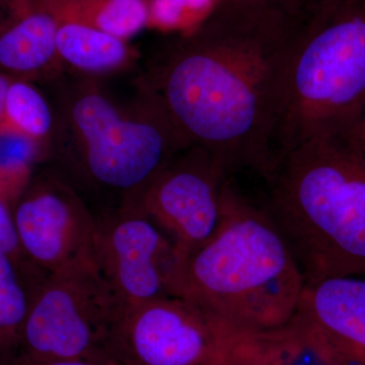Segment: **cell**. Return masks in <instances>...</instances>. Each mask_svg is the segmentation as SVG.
I'll list each match as a JSON object with an SVG mask.
<instances>
[{"instance_id": "obj_1", "label": "cell", "mask_w": 365, "mask_h": 365, "mask_svg": "<svg viewBox=\"0 0 365 365\" xmlns=\"http://www.w3.org/2000/svg\"><path fill=\"white\" fill-rule=\"evenodd\" d=\"M302 9L215 2L163 46L144 78L190 145L266 179L276 165L283 85Z\"/></svg>"}, {"instance_id": "obj_2", "label": "cell", "mask_w": 365, "mask_h": 365, "mask_svg": "<svg viewBox=\"0 0 365 365\" xmlns=\"http://www.w3.org/2000/svg\"><path fill=\"white\" fill-rule=\"evenodd\" d=\"M265 180L306 283L365 278V122L300 144Z\"/></svg>"}, {"instance_id": "obj_3", "label": "cell", "mask_w": 365, "mask_h": 365, "mask_svg": "<svg viewBox=\"0 0 365 365\" xmlns=\"http://www.w3.org/2000/svg\"><path fill=\"white\" fill-rule=\"evenodd\" d=\"M222 203L218 232L185 259L180 297L235 333L284 325L306 287L289 245L266 206L244 195L232 177L223 187Z\"/></svg>"}, {"instance_id": "obj_4", "label": "cell", "mask_w": 365, "mask_h": 365, "mask_svg": "<svg viewBox=\"0 0 365 365\" xmlns=\"http://www.w3.org/2000/svg\"><path fill=\"white\" fill-rule=\"evenodd\" d=\"M365 122V0H309L283 85L276 163L309 139Z\"/></svg>"}, {"instance_id": "obj_5", "label": "cell", "mask_w": 365, "mask_h": 365, "mask_svg": "<svg viewBox=\"0 0 365 365\" xmlns=\"http://www.w3.org/2000/svg\"><path fill=\"white\" fill-rule=\"evenodd\" d=\"M78 143L76 173L95 190L133 204L158 173L190 144L155 98L146 95L138 119L124 116L104 96L83 91L68 108Z\"/></svg>"}, {"instance_id": "obj_6", "label": "cell", "mask_w": 365, "mask_h": 365, "mask_svg": "<svg viewBox=\"0 0 365 365\" xmlns=\"http://www.w3.org/2000/svg\"><path fill=\"white\" fill-rule=\"evenodd\" d=\"M123 309L93 257L48 274L34 294L19 359L117 364L109 339Z\"/></svg>"}, {"instance_id": "obj_7", "label": "cell", "mask_w": 365, "mask_h": 365, "mask_svg": "<svg viewBox=\"0 0 365 365\" xmlns=\"http://www.w3.org/2000/svg\"><path fill=\"white\" fill-rule=\"evenodd\" d=\"M234 331L182 297L124 307L109 339L118 365H220Z\"/></svg>"}, {"instance_id": "obj_8", "label": "cell", "mask_w": 365, "mask_h": 365, "mask_svg": "<svg viewBox=\"0 0 365 365\" xmlns=\"http://www.w3.org/2000/svg\"><path fill=\"white\" fill-rule=\"evenodd\" d=\"M96 216L93 258L124 307L180 297L185 257L133 204Z\"/></svg>"}, {"instance_id": "obj_9", "label": "cell", "mask_w": 365, "mask_h": 365, "mask_svg": "<svg viewBox=\"0 0 365 365\" xmlns=\"http://www.w3.org/2000/svg\"><path fill=\"white\" fill-rule=\"evenodd\" d=\"M230 177L220 158L190 145L151 180L133 205L162 228L186 259L220 230L223 187Z\"/></svg>"}, {"instance_id": "obj_10", "label": "cell", "mask_w": 365, "mask_h": 365, "mask_svg": "<svg viewBox=\"0 0 365 365\" xmlns=\"http://www.w3.org/2000/svg\"><path fill=\"white\" fill-rule=\"evenodd\" d=\"M13 216L24 254L46 275L93 257L95 213L63 179L36 182L20 197Z\"/></svg>"}, {"instance_id": "obj_11", "label": "cell", "mask_w": 365, "mask_h": 365, "mask_svg": "<svg viewBox=\"0 0 365 365\" xmlns=\"http://www.w3.org/2000/svg\"><path fill=\"white\" fill-rule=\"evenodd\" d=\"M295 317L330 365H365V278L306 283Z\"/></svg>"}, {"instance_id": "obj_12", "label": "cell", "mask_w": 365, "mask_h": 365, "mask_svg": "<svg viewBox=\"0 0 365 365\" xmlns=\"http://www.w3.org/2000/svg\"><path fill=\"white\" fill-rule=\"evenodd\" d=\"M57 28L39 0H0V68L33 74L49 66L58 57Z\"/></svg>"}, {"instance_id": "obj_13", "label": "cell", "mask_w": 365, "mask_h": 365, "mask_svg": "<svg viewBox=\"0 0 365 365\" xmlns=\"http://www.w3.org/2000/svg\"><path fill=\"white\" fill-rule=\"evenodd\" d=\"M57 23V54L78 71L105 73L130 61L131 50L127 40L83 24Z\"/></svg>"}, {"instance_id": "obj_14", "label": "cell", "mask_w": 365, "mask_h": 365, "mask_svg": "<svg viewBox=\"0 0 365 365\" xmlns=\"http://www.w3.org/2000/svg\"><path fill=\"white\" fill-rule=\"evenodd\" d=\"M57 21H73L127 40L148 25L146 0H39Z\"/></svg>"}, {"instance_id": "obj_15", "label": "cell", "mask_w": 365, "mask_h": 365, "mask_svg": "<svg viewBox=\"0 0 365 365\" xmlns=\"http://www.w3.org/2000/svg\"><path fill=\"white\" fill-rule=\"evenodd\" d=\"M26 272L44 274L33 266L18 263L9 255L0 252V351L2 352L11 351L20 346L34 294L39 287H26L24 277Z\"/></svg>"}, {"instance_id": "obj_16", "label": "cell", "mask_w": 365, "mask_h": 365, "mask_svg": "<svg viewBox=\"0 0 365 365\" xmlns=\"http://www.w3.org/2000/svg\"><path fill=\"white\" fill-rule=\"evenodd\" d=\"M52 125V112L42 93L26 81H11L0 129L19 132L37 141L50 133Z\"/></svg>"}, {"instance_id": "obj_17", "label": "cell", "mask_w": 365, "mask_h": 365, "mask_svg": "<svg viewBox=\"0 0 365 365\" xmlns=\"http://www.w3.org/2000/svg\"><path fill=\"white\" fill-rule=\"evenodd\" d=\"M36 141L19 132L0 129V180L7 182L24 177L35 153Z\"/></svg>"}, {"instance_id": "obj_18", "label": "cell", "mask_w": 365, "mask_h": 365, "mask_svg": "<svg viewBox=\"0 0 365 365\" xmlns=\"http://www.w3.org/2000/svg\"><path fill=\"white\" fill-rule=\"evenodd\" d=\"M0 252L24 265L34 266L21 250L13 212L7 207L6 200L0 196ZM35 267V266H34Z\"/></svg>"}, {"instance_id": "obj_19", "label": "cell", "mask_w": 365, "mask_h": 365, "mask_svg": "<svg viewBox=\"0 0 365 365\" xmlns=\"http://www.w3.org/2000/svg\"><path fill=\"white\" fill-rule=\"evenodd\" d=\"M220 365H270L257 356L235 335Z\"/></svg>"}, {"instance_id": "obj_20", "label": "cell", "mask_w": 365, "mask_h": 365, "mask_svg": "<svg viewBox=\"0 0 365 365\" xmlns=\"http://www.w3.org/2000/svg\"><path fill=\"white\" fill-rule=\"evenodd\" d=\"M14 365H117L101 364V362L90 361V360H60V361L33 362L18 359Z\"/></svg>"}, {"instance_id": "obj_21", "label": "cell", "mask_w": 365, "mask_h": 365, "mask_svg": "<svg viewBox=\"0 0 365 365\" xmlns=\"http://www.w3.org/2000/svg\"><path fill=\"white\" fill-rule=\"evenodd\" d=\"M11 81H13L9 74L0 72V124L4 120V112H6L7 93H9Z\"/></svg>"}, {"instance_id": "obj_22", "label": "cell", "mask_w": 365, "mask_h": 365, "mask_svg": "<svg viewBox=\"0 0 365 365\" xmlns=\"http://www.w3.org/2000/svg\"><path fill=\"white\" fill-rule=\"evenodd\" d=\"M223 1V0H215V2ZM230 1H246V2H262V4H280L302 9L309 0H230Z\"/></svg>"}, {"instance_id": "obj_23", "label": "cell", "mask_w": 365, "mask_h": 365, "mask_svg": "<svg viewBox=\"0 0 365 365\" xmlns=\"http://www.w3.org/2000/svg\"><path fill=\"white\" fill-rule=\"evenodd\" d=\"M4 194H6V188H4V182L0 180V196L6 200V196H4Z\"/></svg>"}]
</instances>
